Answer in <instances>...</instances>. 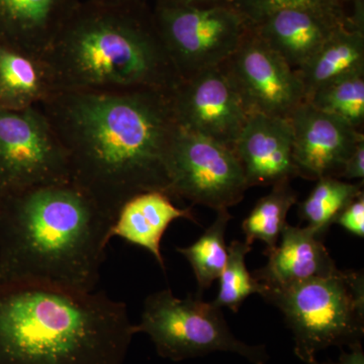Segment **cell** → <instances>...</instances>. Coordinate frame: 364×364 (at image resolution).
<instances>
[{
    "instance_id": "cell-4",
    "label": "cell",
    "mask_w": 364,
    "mask_h": 364,
    "mask_svg": "<svg viewBox=\"0 0 364 364\" xmlns=\"http://www.w3.org/2000/svg\"><path fill=\"white\" fill-rule=\"evenodd\" d=\"M135 334L105 291L0 284V364H124Z\"/></svg>"
},
{
    "instance_id": "cell-20",
    "label": "cell",
    "mask_w": 364,
    "mask_h": 364,
    "mask_svg": "<svg viewBox=\"0 0 364 364\" xmlns=\"http://www.w3.org/2000/svg\"><path fill=\"white\" fill-rule=\"evenodd\" d=\"M296 200L298 195L291 188V181L286 179L273 184L272 191L256 203L242 224L246 243L252 245L255 240L262 241L267 245L265 255L272 252L279 244L280 235L287 224V214Z\"/></svg>"
},
{
    "instance_id": "cell-16",
    "label": "cell",
    "mask_w": 364,
    "mask_h": 364,
    "mask_svg": "<svg viewBox=\"0 0 364 364\" xmlns=\"http://www.w3.org/2000/svg\"><path fill=\"white\" fill-rule=\"evenodd\" d=\"M179 219L198 224L191 208L176 207L171 196L163 191H147L133 196L119 208L109 228V238L119 237L145 249L165 270L161 253L163 235L172 222Z\"/></svg>"
},
{
    "instance_id": "cell-8",
    "label": "cell",
    "mask_w": 364,
    "mask_h": 364,
    "mask_svg": "<svg viewBox=\"0 0 364 364\" xmlns=\"http://www.w3.org/2000/svg\"><path fill=\"white\" fill-rule=\"evenodd\" d=\"M172 198L215 212L243 200L248 184L233 148L179 128L167 160Z\"/></svg>"
},
{
    "instance_id": "cell-14",
    "label": "cell",
    "mask_w": 364,
    "mask_h": 364,
    "mask_svg": "<svg viewBox=\"0 0 364 364\" xmlns=\"http://www.w3.org/2000/svg\"><path fill=\"white\" fill-rule=\"evenodd\" d=\"M320 238L312 228L287 224L279 244L267 254V264L252 274L260 284L259 294L336 272V263Z\"/></svg>"
},
{
    "instance_id": "cell-22",
    "label": "cell",
    "mask_w": 364,
    "mask_h": 364,
    "mask_svg": "<svg viewBox=\"0 0 364 364\" xmlns=\"http://www.w3.org/2000/svg\"><path fill=\"white\" fill-rule=\"evenodd\" d=\"M231 219L228 210H218L214 223L195 243L188 247L176 248L193 267L200 293L219 279L226 265L228 247L225 234Z\"/></svg>"
},
{
    "instance_id": "cell-18",
    "label": "cell",
    "mask_w": 364,
    "mask_h": 364,
    "mask_svg": "<svg viewBox=\"0 0 364 364\" xmlns=\"http://www.w3.org/2000/svg\"><path fill=\"white\" fill-rule=\"evenodd\" d=\"M308 63L296 70L306 100L318 88L333 81L364 73V16H351Z\"/></svg>"
},
{
    "instance_id": "cell-26",
    "label": "cell",
    "mask_w": 364,
    "mask_h": 364,
    "mask_svg": "<svg viewBox=\"0 0 364 364\" xmlns=\"http://www.w3.org/2000/svg\"><path fill=\"white\" fill-rule=\"evenodd\" d=\"M334 224L344 228L352 235L364 237V195L361 193L346 205L334 220Z\"/></svg>"
},
{
    "instance_id": "cell-10",
    "label": "cell",
    "mask_w": 364,
    "mask_h": 364,
    "mask_svg": "<svg viewBox=\"0 0 364 364\" xmlns=\"http://www.w3.org/2000/svg\"><path fill=\"white\" fill-rule=\"evenodd\" d=\"M220 66L248 114L289 119L306 102L296 72L250 26L233 54Z\"/></svg>"
},
{
    "instance_id": "cell-15",
    "label": "cell",
    "mask_w": 364,
    "mask_h": 364,
    "mask_svg": "<svg viewBox=\"0 0 364 364\" xmlns=\"http://www.w3.org/2000/svg\"><path fill=\"white\" fill-rule=\"evenodd\" d=\"M351 20L337 21L305 9H282L250 26L296 71Z\"/></svg>"
},
{
    "instance_id": "cell-13",
    "label": "cell",
    "mask_w": 364,
    "mask_h": 364,
    "mask_svg": "<svg viewBox=\"0 0 364 364\" xmlns=\"http://www.w3.org/2000/svg\"><path fill=\"white\" fill-rule=\"evenodd\" d=\"M248 188L273 186L299 177L293 157V130L289 119L248 114L234 146Z\"/></svg>"
},
{
    "instance_id": "cell-30",
    "label": "cell",
    "mask_w": 364,
    "mask_h": 364,
    "mask_svg": "<svg viewBox=\"0 0 364 364\" xmlns=\"http://www.w3.org/2000/svg\"><path fill=\"white\" fill-rule=\"evenodd\" d=\"M343 2L344 6L347 7L349 13L351 14L352 7L355 6V4H361V2H364V0H341Z\"/></svg>"
},
{
    "instance_id": "cell-2",
    "label": "cell",
    "mask_w": 364,
    "mask_h": 364,
    "mask_svg": "<svg viewBox=\"0 0 364 364\" xmlns=\"http://www.w3.org/2000/svg\"><path fill=\"white\" fill-rule=\"evenodd\" d=\"M112 220L70 181L0 198V284L95 291Z\"/></svg>"
},
{
    "instance_id": "cell-32",
    "label": "cell",
    "mask_w": 364,
    "mask_h": 364,
    "mask_svg": "<svg viewBox=\"0 0 364 364\" xmlns=\"http://www.w3.org/2000/svg\"><path fill=\"white\" fill-rule=\"evenodd\" d=\"M0 198H1V195H0Z\"/></svg>"
},
{
    "instance_id": "cell-28",
    "label": "cell",
    "mask_w": 364,
    "mask_h": 364,
    "mask_svg": "<svg viewBox=\"0 0 364 364\" xmlns=\"http://www.w3.org/2000/svg\"><path fill=\"white\" fill-rule=\"evenodd\" d=\"M152 6L171 7H208L231 4L232 0H148Z\"/></svg>"
},
{
    "instance_id": "cell-17",
    "label": "cell",
    "mask_w": 364,
    "mask_h": 364,
    "mask_svg": "<svg viewBox=\"0 0 364 364\" xmlns=\"http://www.w3.org/2000/svg\"><path fill=\"white\" fill-rule=\"evenodd\" d=\"M80 0H0V28L16 51L38 59Z\"/></svg>"
},
{
    "instance_id": "cell-7",
    "label": "cell",
    "mask_w": 364,
    "mask_h": 364,
    "mask_svg": "<svg viewBox=\"0 0 364 364\" xmlns=\"http://www.w3.org/2000/svg\"><path fill=\"white\" fill-rule=\"evenodd\" d=\"M152 7L158 32L181 79L222 65L249 26L232 4Z\"/></svg>"
},
{
    "instance_id": "cell-5",
    "label": "cell",
    "mask_w": 364,
    "mask_h": 364,
    "mask_svg": "<svg viewBox=\"0 0 364 364\" xmlns=\"http://www.w3.org/2000/svg\"><path fill=\"white\" fill-rule=\"evenodd\" d=\"M277 306L293 333L294 354L306 364L331 346L348 348L364 336V275L337 270L260 294Z\"/></svg>"
},
{
    "instance_id": "cell-11",
    "label": "cell",
    "mask_w": 364,
    "mask_h": 364,
    "mask_svg": "<svg viewBox=\"0 0 364 364\" xmlns=\"http://www.w3.org/2000/svg\"><path fill=\"white\" fill-rule=\"evenodd\" d=\"M170 100L179 128L234 149L248 114L221 66L182 79Z\"/></svg>"
},
{
    "instance_id": "cell-23",
    "label": "cell",
    "mask_w": 364,
    "mask_h": 364,
    "mask_svg": "<svg viewBox=\"0 0 364 364\" xmlns=\"http://www.w3.org/2000/svg\"><path fill=\"white\" fill-rule=\"evenodd\" d=\"M306 102L360 130L364 123V73L333 81L316 90Z\"/></svg>"
},
{
    "instance_id": "cell-24",
    "label": "cell",
    "mask_w": 364,
    "mask_h": 364,
    "mask_svg": "<svg viewBox=\"0 0 364 364\" xmlns=\"http://www.w3.org/2000/svg\"><path fill=\"white\" fill-rule=\"evenodd\" d=\"M251 245L246 242L234 240L228 246L226 265L220 275V287L214 303L220 308L229 309L237 313L242 304L252 294H260L259 282L246 267V255Z\"/></svg>"
},
{
    "instance_id": "cell-31",
    "label": "cell",
    "mask_w": 364,
    "mask_h": 364,
    "mask_svg": "<svg viewBox=\"0 0 364 364\" xmlns=\"http://www.w3.org/2000/svg\"><path fill=\"white\" fill-rule=\"evenodd\" d=\"M93 1H104V2H133L140 1V0H93ZM148 1V0H147Z\"/></svg>"
},
{
    "instance_id": "cell-12",
    "label": "cell",
    "mask_w": 364,
    "mask_h": 364,
    "mask_svg": "<svg viewBox=\"0 0 364 364\" xmlns=\"http://www.w3.org/2000/svg\"><path fill=\"white\" fill-rule=\"evenodd\" d=\"M289 121L293 130L294 162L303 178H339L345 162L364 140L360 130L306 102Z\"/></svg>"
},
{
    "instance_id": "cell-29",
    "label": "cell",
    "mask_w": 364,
    "mask_h": 364,
    "mask_svg": "<svg viewBox=\"0 0 364 364\" xmlns=\"http://www.w3.org/2000/svg\"><path fill=\"white\" fill-rule=\"evenodd\" d=\"M349 349H350L349 352L341 349V355H340L338 361H336V363L327 361V363H318V361H316L313 364H364L363 345H358V346Z\"/></svg>"
},
{
    "instance_id": "cell-19",
    "label": "cell",
    "mask_w": 364,
    "mask_h": 364,
    "mask_svg": "<svg viewBox=\"0 0 364 364\" xmlns=\"http://www.w3.org/2000/svg\"><path fill=\"white\" fill-rule=\"evenodd\" d=\"M49 93L39 61L0 46V100L11 109L35 107Z\"/></svg>"
},
{
    "instance_id": "cell-6",
    "label": "cell",
    "mask_w": 364,
    "mask_h": 364,
    "mask_svg": "<svg viewBox=\"0 0 364 364\" xmlns=\"http://www.w3.org/2000/svg\"><path fill=\"white\" fill-rule=\"evenodd\" d=\"M136 333H145L157 353L172 361L200 358L214 352L239 354L253 364H265V347L251 346L234 336L222 308L214 301L188 296L179 299L169 289L150 294L144 301Z\"/></svg>"
},
{
    "instance_id": "cell-21",
    "label": "cell",
    "mask_w": 364,
    "mask_h": 364,
    "mask_svg": "<svg viewBox=\"0 0 364 364\" xmlns=\"http://www.w3.org/2000/svg\"><path fill=\"white\" fill-rule=\"evenodd\" d=\"M363 182L349 183L336 177H323L299 205V214L320 237L324 236L342 210L363 193Z\"/></svg>"
},
{
    "instance_id": "cell-3",
    "label": "cell",
    "mask_w": 364,
    "mask_h": 364,
    "mask_svg": "<svg viewBox=\"0 0 364 364\" xmlns=\"http://www.w3.org/2000/svg\"><path fill=\"white\" fill-rule=\"evenodd\" d=\"M37 60L49 93L131 88L171 92L182 80L147 0H80Z\"/></svg>"
},
{
    "instance_id": "cell-9",
    "label": "cell",
    "mask_w": 364,
    "mask_h": 364,
    "mask_svg": "<svg viewBox=\"0 0 364 364\" xmlns=\"http://www.w3.org/2000/svg\"><path fill=\"white\" fill-rule=\"evenodd\" d=\"M66 181L65 151L40 107H0V195Z\"/></svg>"
},
{
    "instance_id": "cell-27",
    "label": "cell",
    "mask_w": 364,
    "mask_h": 364,
    "mask_svg": "<svg viewBox=\"0 0 364 364\" xmlns=\"http://www.w3.org/2000/svg\"><path fill=\"white\" fill-rule=\"evenodd\" d=\"M364 177V140L360 141L354 148L347 161L345 162L343 169L340 173L339 178L361 179Z\"/></svg>"
},
{
    "instance_id": "cell-1",
    "label": "cell",
    "mask_w": 364,
    "mask_h": 364,
    "mask_svg": "<svg viewBox=\"0 0 364 364\" xmlns=\"http://www.w3.org/2000/svg\"><path fill=\"white\" fill-rule=\"evenodd\" d=\"M170 93L56 91L37 105L65 151L70 182L112 222L133 196L168 195L167 160L179 129Z\"/></svg>"
},
{
    "instance_id": "cell-25",
    "label": "cell",
    "mask_w": 364,
    "mask_h": 364,
    "mask_svg": "<svg viewBox=\"0 0 364 364\" xmlns=\"http://www.w3.org/2000/svg\"><path fill=\"white\" fill-rule=\"evenodd\" d=\"M231 4L248 26L256 25L282 9H305L341 21L351 18L341 0H232Z\"/></svg>"
}]
</instances>
